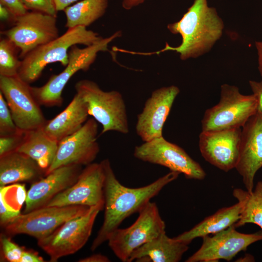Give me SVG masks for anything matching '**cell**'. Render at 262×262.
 <instances>
[{
	"mask_svg": "<svg viewBox=\"0 0 262 262\" xmlns=\"http://www.w3.org/2000/svg\"><path fill=\"white\" fill-rule=\"evenodd\" d=\"M105 171L103 222L90 249L95 251L107 241L109 236L127 218L144 208L151 199L170 182L176 180L180 173L170 171L147 185L129 188L116 178L109 159L101 161Z\"/></svg>",
	"mask_w": 262,
	"mask_h": 262,
	"instance_id": "cell-1",
	"label": "cell"
},
{
	"mask_svg": "<svg viewBox=\"0 0 262 262\" xmlns=\"http://www.w3.org/2000/svg\"><path fill=\"white\" fill-rule=\"evenodd\" d=\"M167 28L172 33L179 34L181 42L177 47L166 43L156 53L174 51L181 60H186L209 52L221 37L224 24L216 9L208 5L207 0H194L181 18Z\"/></svg>",
	"mask_w": 262,
	"mask_h": 262,
	"instance_id": "cell-2",
	"label": "cell"
},
{
	"mask_svg": "<svg viewBox=\"0 0 262 262\" xmlns=\"http://www.w3.org/2000/svg\"><path fill=\"white\" fill-rule=\"evenodd\" d=\"M102 38L85 27L68 29L61 36L26 54L21 59L18 76L27 83H33L41 77L48 65L58 62L66 66L68 62L69 51L73 46H90Z\"/></svg>",
	"mask_w": 262,
	"mask_h": 262,
	"instance_id": "cell-3",
	"label": "cell"
},
{
	"mask_svg": "<svg viewBox=\"0 0 262 262\" xmlns=\"http://www.w3.org/2000/svg\"><path fill=\"white\" fill-rule=\"evenodd\" d=\"M121 35V32L117 31L84 48H80L77 45L73 46L69 51L68 62L62 72L51 75L41 86L31 87L33 95L40 106H61L62 92L71 78L80 70L87 71L95 61L98 53L108 51L109 44Z\"/></svg>",
	"mask_w": 262,
	"mask_h": 262,
	"instance_id": "cell-4",
	"label": "cell"
},
{
	"mask_svg": "<svg viewBox=\"0 0 262 262\" xmlns=\"http://www.w3.org/2000/svg\"><path fill=\"white\" fill-rule=\"evenodd\" d=\"M75 89L86 103L89 115L101 125L100 134L110 131L129 132L126 107L119 92L105 91L96 82L87 79L77 82Z\"/></svg>",
	"mask_w": 262,
	"mask_h": 262,
	"instance_id": "cell-5",
	"label": "cell"
},
{
	"mask_svg": "<svg viewBox=\"0 0 262 262\" xmlns=\"http://www.w3.org/2000/svg\"><path fill=\"white\" fill-rule=\"evenodd\" d=\"M258 110V99L253 94L243 95L238 87L223 84L218 103L204 113L201 131L241 128Z\"/></svg>",
	"mask_w": 262,
	"mask_h": 262,
	"instance_id": "cell-6",
	"label": "cell"
},
{
	"mask_svg": "<svg viewBox=\"0 0 262 262\" xmlns=\"http://www.w3.org/2000/svg\"><path fill=\"white\" fill-rule=\"evenodd\" d=\"M138 213L132 225L115 229L107 240L110 249L123 262H128L136 249L165 232V223L155 202H149Z\"/></svg>",
	"mask_w": 262,
	"mask_h": 262,
	"instance_id": "cell-7",
	"label": "cell"
},
{
	"mask_svg": "<svg viewBox=\"0 0 262 262\" xmlns=\"http://www.w3.org/2000/svg\"><path fill=\"white\" fill-rule=\"evenodd\" d=\"M104 206L102 203L91 207L86 213L67 221L49 235L37 240L38 246L49 255V262L73 254L85 245Z\"/></svg>",
	"mask_w": 262,
	"mask_h": 262,
	"instance_id": "cell-8",
	"label": "cell"
},
{
	"mask_svg": "<svg viewBox=\"0 0 262 262\" xmlns=\"http://www.w3.org/2000/svg\"><path fill=\"white\" fill-rule=\"evenodd\" d=\"M91 207L82 205L45 206L27 213H22L2 228L11 237L24 234L37 240L54 231L67 221L86 213Z\"/></svg>",
	"mask_w": 262,
	"mask_h": 262,
	"instance_id": "cell-9",
	"label": "cell"
},
{
	"mask_svg": "<svg viewBox=\"0 0 262 262\" xmlns=\"http://www.w3.org/2000/svg\"><path fill=\"white\" fill-rule=\"evenodd\" d=\"M31 87L18 75L0 76V92L15 124L24 132L42 128L47 121L33 95Z\"/></svg>",
	"mask_w": 262,
	"mask_h": 262,
	"instance_id": "cell-10",
	"label": "cell"
},
{
	"mask_svg": "<svg viewBox=\"0 0 262 262\" xmlns=\"http://www.w3.org/2000/svg\"><path fill=\"white\" fill-rule=\"evenodd\" d=\"M133 156L143 162L182 173L188 179L202 180L206 175L201 165L183 149L168 141L163 136L136 146Z\"/></svg>",
	"mask_w": 262,
	"mask_h": 262,
	"instance_id": "cell-11",
	"label": "cell"
},
{
	"mask_svg": "<svg viewBox=\"0 0 262 262\" xmlns=\"http://www.w3.org/2000/svg\"><path fill=\"white\" fill-rule=\"evenodd\" d=\"M1 33L19 49V58L36 48L57 38V16L36 11H28L17 17L14 26Z\"/></svg>",
	"mask_w": 262,
	"mask_h": 262,
	"instance_id": "cell-12",
	"label": "cell"
},
{
	"mask_svg": "<svg viewBox=\"0 0 262 262\" xmlns=\"http://www.w3.org/2000/svg\"><path fill=\"white\" fill-rule=\"evenodd\" d=\"M97 121L93 118L87 119L76 132L58 142L56 154L46 176L53 170L64 165H87L93 163L99 152L97 138Z\"/></svg>",
	"mask_w": 262,
	"mask_h": 262,
	"instance_id": "cell-13",
	"label": "cell"
},
{
	"mask_svg": "<svg viewBox=\"0 0 262 262\" xmlns=\"http://www.w3.org/2000/svg\"><path fill=\"white\" fill-rule=\"evenodd\" d=\"M105 179V171L101 162L85 165L76 181L52 198L46 206L92 207L104 203Z\"/></svg>",
	"mask_w": 262,
	"mask_h": 262,
	"instance_id": "cell-14",
	"label": "cell"
},
{
	"mask_svg": "<svg viewBox=\"0 0 262 262\" xmlns=\"http://www.w3.org/2000/svg\"><path fill=\"white\" fill-rule=\"evenodd\" d=\"M202 238L201 247L185 262H214L220 259L230 261L250 245L262 240V231L243 233L237 231L233 225L212 236L207 235Z\"/></svg>",
	"mask_w": 262,
	"mask_h": 262,
	"instance_id": "cell-15",
	"label": "cell"
},
{
	"mask_svg": "<svg viewBox=\"0 0 262 262\" xmlns=\"http://www.w3.org/2000/svg\"><path fill=\"white\" fill-rule=\"evenodd\" d=\"M180 92L174 85L163 87L153 91L147 99L135 126L136 133L144 142L163 136L164 124Z\"/></svg>",
	"mask_w": 262,
	"mask_h": 262,
	"instance_id": "cell-16",
	"label": "cell"
},
{
	"mask_svg": "<svg viewBox=\"0 0 262 262\" xmlns=\"http://www.w3.org/2000/svg\"><path fill=\"white\" fill-rule=\"evenodd\" d=\"M241 128L201 131L199 148L204 159L214 166L228 172L237 164L241 138Z\"/></svg>",
	"mask_w": 262,
	"mask_h": 262,
	"instance_id": "cell-17",
	"label": "cell"
},
{
	"mask_svg": "<svg viewBox=\"0 0 262 262\" xmlns=\"http://www.w3.org/2000/svg\"><path fill=\"white\" fill-rule=\"evenodd\" d=\"M262 167V113L259 110L242 127L239 155L235 167L249 193L254 189V179Z\"/></svg>",
	"mask_w": 262,
	"mask_h": 262,
	"instance_id": "cell-18",
	"label": "cell"
},
{
	"mask_svg": "<svg viewBox=\"0 0 262 262\" xmlns=\"http://www.w3.org/2000/svg\"><path fill=\"white\" fill-rule=\"evenodd\" d=\"M82 169L81 165L62 166L33 183L26 193L23 213L46 206L52 198L76 181Z\"/></svg>",
	"mask_w": 262,
	"mask_h": 262,
	"instance_id": "cell-19",
	"label": "cell"
},
{
	"mask_svg": "<svg viewBox=\"0 0 262 262\" xmlns=\"http://www.w3.org/2000/svg\"><path fill=\"white\" fill-rule=\"evenodd\" d=\"M46 172L28 155L17 151L0 156V187L22 182L33 183Z\"/></svg>",
	"mask_w": 262,
	"mask_h": 262,
	"instance_id": "cell-20",
	"label": "cell"
},
{
	"mask_svg": "<svg viewBox=\"0 0 262 262\" xmlns=\"http://www.w3.org/2000/svg\"><path fill=\"white\" fill-rule=\"evenodd\" d=\"M89 115L87 105L76 93L67 106L42 127L44 131L58 142L78 131L87 121Z\"/></svg>",
	"mask_w": 262,
	"mask_h": 262,
	"instance_id": "cell-21",
	"label": "cell"
},
{
	"mask_svg": "<svg viewBox=\"0 0 262 262\" xmlns=\"http://www.w3.org/2000/svg\"><path fill=\"white\" fill-rule=\"evenodd\" d=\"M188 248V245L164 232L136 249L128 262H178Z\"/></svg>",
	"mask_w": 262,
	"mask_h": 262,
	"instance_id": "cell-22",
	"label": "cell"
},
{
	"mask_svg": "<svg viewBox=\"0 0 262 262\" xmlns=\"http://www.w3.org/2000/svg\"><path fill=\"white\" fill-rule=\"evenodd\" d=\"M241 211V204L238 201L233 205L219 209L191 229L174 238L189 245L196 238L213 234L234 225L239 219Z\"/></svg>",
	"mask_w": 262,
	"mask_h": 262,
	"instance_id": "cell-23",
	"label": "cell"
},
{
	"mask_svg": "<svg viewBox=\"0 0 262 262\" xmlns=\"http://www.w3.org/2000/svg\"><path fill=\"white\" fill-rule=\"evenodd\" d=\"M58 142L50 137L42 128L26 131L16 151L34 160L46 172L55 158Z\"/></svg>",
	"mask_w": 262,
	"mask_h": 262,
	"instance_id": "cell-24",
	"label": "cell"
},
{
	"mask_svg": "<svg viewBox=\"0 0 262 262\" xmlns=\"http://www.w3.org/2000/svg\"><path fill=\"white\" fill-rule=\"evenodd\" d=\"M109 0H82L66 8L63 11L66 16L65 27H87L105 13Z\"/></svg>",
	"mask_w": 262,
	"mask_h": 262,
	"instance_id": "cell-25",
	"label": "cell"
},
{
	"mask_svg": "<svg viewBox=\"0 0 262 262\" xmlns=\"http://www.w3.org/2000/svg\"><path fill=\"white\" fill-rule=\"evenodd\" d=\"M232 195L241 204L240 217L234 226L237 228L253 223L260 227L262 231V181L257 182L251 193L236 188Z\"/></svg>",
	"mask_w": 262,
	"mask_h": 262,
	"instance_id": "cell-26",
	"label": "cell"
},
{
	"mask_svg": "<svg viewBox=\"0 0 262 262\" xmlns=\"http://www.w3.org/2000/svg\"><path fill=\"white\" fill-rule=\"evenodd\" d=\"M2 187L10 198L0 190V223L3 228L21 214L20 209L25 201L26 193L22 184L17 183L15 194L14 185L11 186L12 194L7 186Z\"/></svg>",
	"mask_w": 262,
	"mask_h": 262,
	"instance_id": "cell-27",
	"label": "cell"
},
{
	"mask_svg": "<svg viewBox=\"0 0 262 262\" xmlns=\"http://www.w3.org/2000/svg\"><path fill=\"white\" fill-rule=\"evenodd\" d=\"M20 51L16 45L7 37L0 41V76L13 77L18 75L21 66Z\"/></svg>",
	"mask_w": 262,
	"mask_h": 262,
	"instance_id": "cell-28",
	"label": "cell"
},
{
	"mask_svg": "<svg viewBox=\"0 0 262 262\" xmlns=\"http://www.w3.org/2000/svg\"><path fill=\"white\" fill-rule=\"evenodd\" d=\"M21 131L15 124L7 103L0 92V136L16 134Z\"/></svg>",
	"mask_w": 262,
	"mask_h": 262,
	"instance_id": "cell-29",
	"label": "cell"
},
{
	"mask_svg": "<svg viewBox=\"0 0 262 262\" xmlns=\"http://www.w3.org/2000/svg\"><path fill=\"white\" fill-rule=\"evenodd\" d=\"M1 253L7 261L20 262L24 249L13 242L11 237L4 233L0 234V237Z\"/></svg>",
	"mask_w": 262,
	"mask_h": 262,
	"instance_id": "cell-30",
	"label": "cell"
},
{
	"mask_svg": "<svg viewBox=\"0 0 262 262\" xmlns=\"http://www.w3.org/2000/svg\"><path fill=\"white\" fill-rule=\"evenodd\" d=\"M25 133L21 131L16 134L0 136V156L16 151L23 141Z\"/></svg>",
	"mask_w": 262,
	"mask_h": 262,
	"instance_id": "cell-31",
	"label": "cell"
},
{
	"mask_svg": "<svg viewBox=\"0 0 262 262\" xmlns=\"http://www.w3.org/2000/svg\"><path fill=\"white\" fill-rule=\"evenodd\" d=\"M29 11H36L57 16L54 0H21Z\"/></svg>",
	"mask_w": 262,
	"mask_h": 262,
	"instance_id": "cell-32",
	"label": "cell"
},
{
	"mask_svg": "<svg viewBox=\"0 0 262 262\" xmlns=\"http://www.w3.org/2000/svg\"><path fill=\"white\" fill-rule=\"evenodd\" d=\"M0 4L8 10L15 20L29 11L21 0H0Z\"/></svg>",
	"mask_w": 262,
	"mask_h": 262,
	"instance_id": "cell-33",
	"label": "cell"
},
{
	"mask_svg": "<svg viewBox=\"0 0 262 262\" xmlns=\"http://www.w3.org/2000/svg\"><path fill=\"white\" fill-rule=\"evenodd\" d=\"M249 84L258 101V109L262 113V82L249 81Z\"/></svg>",
	"mask_w": 262,
	"mask_h": 262,
	"instance_id": "cell-34",
	"label": "cell"
},
{
	"mask_svg": "<svg viewBox=\"0 0 262 262\" xmlns=\"http://www.w3.org/2000/svg\"><path fill=\"white\" fill-rule=\"evenodd\" d=\"M43 258L40 256L38 253L33 251L26 250L24 249L20 262H44Z\"/></svg>",
	"mask_w": 262,
	"mask_h": 262,
	"instance_id": "cell-35",
	"label": "cell"
},
{
	"mask_svg": "<svg viewBox=\"0 0 262 262\" xmlns=\"http://www.w3.org/2000/svg\"><path fill=\"white\" fill-rule=\"evenodd\" d=\"M110 261L107 256L98 253L92 254L78 261L79 262H109Z\"/></svg>",
	"mask_w": 262,
	"mask_h": 262,
	"instance_id": "cell-36",
	"label": "cell"
},
{
	"mask_svg": "<svg viewBox=\"0 0 262 262\" xmlns=\"http://www.w3.org/2000/svg\"><path fill=\"white\" fill-rule=\"evenodd\" d=\"M79 0H54L55 6L57 12L64 11L66 8Z\"/></svg>",
	"mask_w": 262,
	"mask_h": 262,
	"instance_id": "cell-37",
	"label": "cell"
},
{
	"mask_svg": "<svg viewBox=\"0 0 262 262\" xmlns=\"http://www.w3.org/2000/svg\"><path fill=\"white\" fill-rule=\"evenodd\" d=\"M122 7L126 10H130L143 3L146 0H121Z\"/></svg>",
	"mask_w": 262,
	"mask_h": 262,
	"instance_id": "cell-38",
	"label": "cell"
},
{
	"mask_svg": "<svg viewBox=\"0 0 262 262\" xmlns=\"http://www.w3.org/2000/svg\"><path fill=\"white\" fill-rule=\"evenodd\" d=\"M0 18L2 21H8L11 19L15 21V18L8 10L1 4H0Z\"/></svg>",
	"mask_w": 262,
	"mask_h": 262,
	"instance_id": "cell-39",
	"label": "cell"
},
{
	"mask_svg": "<svg viewBox=\"0 0 262 262\" xmlns=\"http://www.w3.org/2000/svg\"><path fill=\"white\" fill-rule=\"evenodd\" d=\"M255 46L258 54V69L260 74L262 76V41H256Z\"/></svg>",
	"mask_w": 262,
	"mask_h": 262,
	"instance_id": "cell-40",
	"label": "cell"
}]
</instances>
